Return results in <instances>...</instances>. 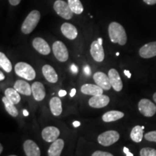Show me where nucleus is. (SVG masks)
Instances as JSON below:
<instances>
[{
  "mask_svg": "<svg viewBox=\"0 0 156 156\" xmlns=\"http://www.w3.org/2000/svg\"><path fill=\"white\" fill-rule=\"evenodd\" d=\"M108 36L111 41L124 46L127 41L126 31L124 27L119 23L112 22L108 25Z\"/></svg>",
  "mask_w": 156,
  "mask_h": 156,
  "instance_id": "obj_1",
  "label": "nucleus"
},
{
  "mask_svg": "<svg viewBox=\"0 0 156 156\" xmlns=\"http://www.w3.org/2000/svg\"><path fill=\"white\" fill-rule=\"evenodd\" d=\"M41 18V13L38 10H33L29 13L26 18L25 19L21 30L25 35L30 34L36 28Z\"/></svg>",
  "mask_w": 156,
  "mask_h": 156,
  "instance_id": "obj_2",
  "label": "nucleus"
},
{
  "mask_svg": "<svg viewBox=\"0 0 156 156\" xmlns=\"http://www.w3.org/2000/svg\"><path fill=\"white\" fill-rule=\"evenodd\" d=\"M15 71L19 77L24 78L26 80H33L36 78V71L32 66L25 62H18L15 66Z\"/></svg>",
  "mask_w": 156,
  "mask_h": 156,
  "instance_id": "obj_3",
  "label": "nucleus"
},
{
  "mask_svg": "<svg viewBox=\"0 0 156 156\" xmlns=\"http://www.w3.org/2000/svg\"><path fill=\"white\" fill-rule=\"evenodd\" d=\"M119 137L120 135L118 132L114 130H108L99 134V136H98V142L100 145L108 147L118 141Z\"/></svg>",
  "mask_w": 156,
  "mask_h": 156,
  "instance_id": "obj_4",
  "label": "nucleus"
},
{
  "mask_svg": "<svg viewBox=\"0 0 156 156\" xmlns=\"http://www.w3.org/2000/svg\"><path fill=\"white\" fill-rule=\"evenodd\" d=\"M54 9L62 18L70 20L73 17V12L70 9L68 3L63 0H56L54 4Z\"/></svg>",
  "mask_w": 156,
  "mask_h": 156,
  "instance_id": "obj_5",
  "label": "nucleus"
},
{
  "mask_svg": "<svg viewBox=\"0 0 156 156\" xmlns=\"http://www.w3.org/2000/svg\"><path fill=\"white\" fill-rule=\"evenodd\" d=\"M103 39L101 38H98L97 41H94L90 46V54L93 59L97 62H101L103 61L105 57L104 50L103 46Z\"/></svg>",
  "mask_w": 156,
  "mask_h": 156,
  "instance_id": "obj_6",
  "label": "nucleus"
},
{
  "mask_svg": "<svg viewBox=\"0 0 156 156\" xmlns=\"http://www.w3.org/2000/svg\"><path fill=\"white\" fill-rule=\"evenodd\" d=\"M52 50H53L54 54L58 61L61 62H64L67 61L69 58V54H68V50L67 46L64 45L63 42L55 41L52 46Z\"/></svg>",
  "mask_w": 156,
  "mask_h": 156,
  "instance_id": "obj_7",
  "label": "nucleus"
},
{
  "mask_svg": "<svg viewBox=\"0 0 156 156\" xmlns=\"http://www.w3.org/2000/svg\"><path fill=\"white\" fill-rule=\"evenodd\" d=\"M140 112L146 117H151L156 113V106L149 99L143 98L138 103Z\"/></svg>",
  "mask_w": 156,
  "mask_h": 156,
  "instance_id": "obj_8",
  "label": "nucleus"
},
{
  "mask_svg": "<svg viewBox=\"0 0 156 156\" xmlns=\"http://www.w3.org/2000/svg\"><path fill=\"white\" fill-rule=\"evenodd\" d=\"M110 102V98L106 95H97L93 96L88 101V104L90 107L95 108H101L106 106Z\"/></svg>",
  "mask_w": 156,
  "mask_h": 156,
  "instance_id": "obj_9",
  "label": "nucleus"
},
{
  "mask_svg": "<svg viewBox=\"0 0 156 156\" xmlns=\"http://www.w3.org/2000/svg\"><path fill=\"white\" fill-rule=\"evenodd\" d=\"M60 135V131L55 126H47L42 130V138L47 142H53L58 139Z\"/></svg>",
  "mask_w": 156,
  "mask_h": 156,
  "instance_id": "obj_10",
  "label": "nucleus"
},
{
  "mask_svg": "<svg viewBox=\"0 0 156 156\" xmlns=\"http://www.w3.org/2000/svg\"><path fill=\"white\" fill-rule=\"evenodd\" d=\"M108 77L111 85L114 90L119 92L123 88V83L118 71L115 69H111L108 71Z\"/></svg>",
  "mask_w": 156,
  "mask_h": 156,
  "instance_id": "obj_11",
  "label": "nucleus"
},
{
  "mask_svg": "<svg viewBox=\"0 0 156 156\" xmlns=\"http://www.w3.org/2000/svg\"><path fill=\"white\" fill-rule=\"evenodd\" d=\"M93 80L96 85L102 87L103 90H108L112 88V85H111L110 80H109L108 76L106 74L102 73V72H97L93 75Z\"/></svg>",
  "mask_w": 156,
  "mask_h": 156,
  "instance_id": "obj_12",
  "label": "nucleus"
},
{
  "mask_svg": "<svg viewBox=\"0 0 156 156\" xmlns=\"http://www.w3.org/2000/svg\"><path fill=\"white\" fill-rule=\"evenodd\" d=\"M33 46L38 53L43 55H48L50 54L51 48L48 43L41 38H36L33 41Z\"/></svg>",
  "mask_w": 156,
  "mask_h": 156,
  "instance_id": "obj_13",
  "label": "nucleus"
},
{
  "mask_svg": "<svg viewBox=\"0 0 156 156\" xmlns=\"http://www.w3.org/2000/svg\"><path fill=\"white\" fill-rule=\"evenodd\" d=\"M140 56L144 58H150L156 56V41L148 43L142 46L139 51Z\"/></svg>",
  "mask_w": 156,
  "mask_h": 156,
  "instance_id": "obj_14",
  "label": "nucleus"
},
{
  "mask_svg": "<svg viewBox=\"0 0 156 156\" xmlns=\"http://www.w3.org/2000/svg\"><path fill=\"white\" fill-rule=\"evenodd\" d=\"M23 148L26 156H41L40 148L33 140H28L25 141Z\"/></svg>",
  "mask_w": 156,
  "mask_h": 156,
  "instance_id": "obj_15",
  "label": "nucleus"
},
{
  "mask_svg": "<svg viewBox=\"0 0 156 156\" xmlns=\"http://www.w3.org/2000/svg\"><path fill=\"white\" fill-rule=\"evenodd\" d=\"M32 93L34 95L35 100L37 101H41L44 100L46 96V90L44 85L40 82H35L32 84Z\"/></svg>",
  "mask_w": 156,
  "mask_h": 156,
  "instance_id": "obj_16",
  "label": "nucleus"
},
{
  "mask_svg": "<svg viewBox=\"0 0 156 156\" xmlns=\"http://www.w3.org/2000/svg\"><path fill=\"white\" fill-rule=\"evenodd\" d=\"M61 31L62 34L64 35L66 38L69 39V40H74L77 38V28L72 25L71 23H63L61 27Z\"/></svg>",
  "mask_w": 156,
  "mask_h": 156,
  "instance_id": "obj_17",
  "label": "nucleus"
},
{
  "mask_svg": "<svg viewBox=\"0 0 156 156\" xmlns=\"http://www.w3.org/2000/svg\"><path fill=\"white\" fill-rule=\"evenodd\" d=\"M81 92L85 95H97L103 94V89L98 85H93V84H84L81 87Z\"/></svg>",
  "mask_w": 156,
  "mask_h": 156,
  "instance_id": "obj_18",
  "label": "nucleus"
},
{
  "mask_svg": "<svg viewBox=\"0 0 156 156\" xmlns=\"http://www.w3.org/2000/svg\"><path fill=\"white\" fill-rule=\"evenodd\" d=\"M42 73L44 77L51 83H56L58 81V75L55 69L51 65L46 64L42 67Z\"/></svg>",
  "mask_w": 156,
  "mask_h": 156,
  "instance_id": "obj_19",
  "label": "nucleus"
},
{
  "mask_svg": "<svg viewBox=\"0 0 156 156\" xmlns=\"http://www.w3.org/2000/svg\"><path fill=\"white\" fill-rule=\"evenodd\" d=\"M64 146V142L62 139H57L52 142L48 151V156H60Z\"/></svg>",
  "mask_w": 156,
  "mask_h": 156,
  "instance_id": "obj_20",
  "label": "nucleus"
},
{
  "mask_svg": "<svg viewBox=\"0 0 156 156\" xmlns=\"http://www.w3.org/2000/svg\"><path fill=\"white\" fill-rule=\"evenodd\" d=\"M14 88L19 93L25 95H30L32 93V88H31L30 84L27 83L26 81L21 80L15 82Z\"/></svg>",
  "mask_w": 156,
  "mask_h": 156,
  "instance_id": "obj_21",
  "label": "nucleus"
},
{
  "mask_svg": "<svg viewBox=\"0 0 156 156\" xmlns=\"http://www.w3.org/2000/svg\"><path fill=\"white\" fill-rule=\"evenodd\" d=\"M49 106L51 112L54 116H58L61 115L62 112V101L60 100L59 98L58 97H53L50 100Z\"/></svg>",
  "mask_w": 156,
  "mask_h": 156,
  "instance_id": "obj_22",
  "label": "nucleus"
},
{
  "mask_svg": "<svg viewBox=\"0 0 156 156\" xmlns=\"http://www.w3.org/2000/svg\"><path fill=\"white\" fill-rule=\"evenodd\" d=\"M124 116V114L119 111H110L103 115L102 119L105 122H112L117 121Z\"/></svg>",
  "mask_w": 156,
  "mask_h": 156,
  "instance_id": "obj_23",
  "label": "nucleus"
},
{
  "mask_svg": "<svg viewBox=\"0 0 156 156\" xmlns=\"http://www.w3.org/2000/svg\"><path fill=\"white\" fill-rule=\"evenodd\" d=\"M5 96L15 105L19 103L21 100L20 95L15 88H7L5 91Z\"/></svg>",
  "mask_w": 156,
  "mask_h": 156,
  "instance_id": "obj_24",
  "label": "nucleus"
},
{
  "mask_svg": "<svg viewBox=\"0 0 156 156\" xmlns=\"http://www.w3.org/2000/svg\"><path fill=\"white\" fill-rule=\"evenodd\" d=\"M145 129L143 126H135L132 129L130 133V137L132 140L135 142H140L143 138V129Z\"/></svg>",
  "mask_w": 156,
  "mask_h": 156,
  "instance_id": "obj_25",
  "label": "nucleus"
},
{
  "mask_svg": "<svg viewBox=\"0 0 156 156\" xmlns=\"http://www.w3.org/2000/svg\"><path fill=\"white\" fill-rule=\"evenodd\" d=\"M2 102L5 105V109L7 111V112L10 115V116L13 117H16L18 115V111L16 108V107L15 106L14 103H12L7 98V97L5 96L2 98Z\"/></svg>",
  "mask_w": 156,
  "mask_h": 156,
  "instance_id": "obj_26",
  "label": "nucleus"
},
{
  "mask_svg": "<svg viewBox=\"0 0 156 156\" xmlns=\"http://www.w3.org/2000/svg\"><path fill=\"white\" fill-rule=\"evenodd\" d=\"M68 5L73 13L76 15H80L83 12V6L80 0H68Z\"/></svg>",
  "mask_w": 156,
  "mask_h": 156,
  "instance_id": "obj_27",
  "label": "nucleus"
},
{
  "mask_svg": "<svg viewBox=\"0 0 156 156\" xmlns=\"http://www.w3.org/2000/svg\"><path fill=\"white\" fill-rule=\"evenodd\" d=\"M0 67L7 73H10L12 70L11 62L2 52H0Z\"/></svg>",
  "mask_w": 156,
  "mask_h": 156,
  "instance_id": "obj_28",
  "label": "nucleus"
},
{
  "mask_svg": "<svg viewBox=\"0 0 156 156\" xmlns=\"http://www.w3.org/2000/svg\"><path fill=\"white\" fill-rule=\"evenodd\" d=\"M140 156H156V150L151 147H144L140 151Z\"/></svg>",
  "mask_w": 156,
  "mask_h": 156,
  "instance_id": "obj_29",
  "label": "nucleus"
},
{
  "mask_svg": "<svg viewBox=\"0 0 156 156\" xmlns=\"http://www.w3.org/2000/svg\"><path fill=\"white\" fill-rule=\"evenodd\" d=\"M145 138L147 141L156 142V131L147 132V134H145Z\"/></svg>",
  "mask_w": 156,
  "mask_h": 156,
  "instance_id": "obj_30",
  "label": "nucleus"
},
{
  "mask_svg": "<svg viewBox=\"0 0 156 156\" xmlns=\"http://www.w3.org/2000/svg\"><path fill=\"white\" fill-rule=\"evenodd\" d=\"M91 156H114V155H113L112 153H108V152L98 151L94 152Z\"/></svg>",
  "mask_w": 156,
  "mask_h": 156,
  "instance_id": "obj_31",
  "label": "nucleus"
},
{
  "mask_svg": "<svg viewBox=\"0 0 156 156\" xmlns=\"http://www.w3.org/2000/svg\"><path fill=\"white\" fill-rule=\"evenodd\" d=\"M83 70H84V73L85 74V75L90 76L91 70H90V66L86 65L85 67L83 68Z\"/></svg>",
  "mask_w": 156,
  "mask_h": 156,
  "instance_id": "obj_32",
  "label": "nucleus"
},
{
  "mask_svg": "<svg viewBox=\"0 0 156 156\" xmlns=\"http://www.w3.org/2000/svg\"><path fill=\"white\" fill-rule=\"evenodd\" d=\"M21 0H9V2L11 5L12 6H16L17 5H19L20 3Z\"/></svg>",
  "mask_w": 156,
  "mask_h": 156,
  "instance_id": "obj_33",
  "label": "nucleus"
},
{
  "mask_svg": "<svg viewBox=\"0 0 156 156\" xmlns=\"http://www.w3.org/2000/svg\"><path fill=\"white\" fill-rule=\"evenodd\" d=\"M71 70H72V72H73V73L77 74L78 73V67L75 65V64H72V66H71Z\"/></svg>",
  "mask_w": 156,
  "mask_h": 156,
  "instance_id": "obj_34",
  "label": "nucleus"
},
{
  "mask_svg": "<svg viewBox=\"0 0 156 156\" xmlns=\"http://www.w3.org/2000/svg\"><path fill=\"white\" fill-rule=\"evenodd\" d=\"M143 2L149 5H153L156 4V0H143Z\"/></svg>",
  "mask_w": 156,
  "mask_h": 156,
  "instance_id": "obj_35",
  "label": "nucleus"
},
{
  "mask_svg": "<svg viewBox=\"0 0 156 156\" xmlns=\"http://www.w3.org/2000/svg\"><path fill=\"white\" fill-rule=\"evenodd\" d=\"M66 95H67V91L64 90H59V92H58V95H59L60 97H64Z\"/></svg>",
  "mask_w": 156,
  "mask_h": 156,
  "instance_id": "obj_36",
  "label": "nucleus"
},
{
  "mask_svg": "<svg viewBox=\"0 0 156 156\" xmlns=\"http://www.w3.org/2000/svg\"><path fill=\"white\" fill-rule=\"evenodd\" d=\"M124 75H125L128 78H131L132 75H131V73H130L129 71H128V70H124Z\"/></svg>",
  "mask_w": 156,
  "mask_h": 156,
  "instance_id": "obj_37",
  "label": "nucleus"
},
{
  "mask_svg": "<svg viewBox=\"0 0 156 156\" xmlns=\"http://www.w3.org/2000/svg\"><path fill=\"white\" fill-rule=\"evenodd\" d=\"M76 94V89L75 88H73V90L70 92V96L71 97H74Z\"/></svg>",
  "mask_w": 156,
  "mask_h": 156,
  "instance_id": "obj_38",
  "label": "nucleus"
},
{
  "mask_svg": "<svg viewBox=\"0 0 156 156\" xmlns=\"http://www.w3.org/2000/svg\"><path fill=\"white\" fill-rule=\"evenodd\" d=\"M80 125V122H77V121H75V122H73V126H75V127H78Z\"/></svg>",
  "mask_w": 156,
  "mask_h": 156,
  "instance_id": "obj_39",
  "label": "nucleus"
},
{
  "mask_svg": "<svg viewBox=\"0 0 156 156\" xmlns=\"http://www.w3.org/2000/svg\"><path fill=\"white\" fill-rule=\"evenodd\" d=\"M3 80H5V75H4L2 72H1V73H0V80L2 81Z\"/></svg>",
  "mask_w": 156,
  "mask_h": 156,
  "instance_id": "obj_40",
  "label": "nucleus"
},
{
  "mask_svg": "<svg viewBox=\"0 0 156 156\" xmlns=\"http://www.w3.org/2000/svg\"><path fill=\"white\" fill-rule=\"evenodd\" d=\"M28 112L27 110H23V115H24L25 116H28Z\"/></svg>",
  "mask_w": 156,
  "mask_h": 156,
  "instance_id": "obj_41",
  "label": "nucleus"
},
{
  "mask_svg": "<svg viewBox=\"0 0 156 156\" xmlns=\"http://www.w3.org/2000/svg\"><path fill=\"white\" fill-rule=\"evenodd\" d=\"M124 153L126 154L128 152H129V149L127 147H124Z\"/></svg>",
  "mask_w": 156,
  "mask_h": 156,
  "instance_id": "obj_42",
  "label": "nucleus"
},
{
  "mask_svg": "<svg viewBox=\"0 0 156 156\" xmlns=\"http://www.w3.org/2000/svg\"><path fill=\"white\" fill-rule=\"evenodd\" d=\"M153 100H154V101H155V102L156 103V92L153 94Z\"/></svg>",
  "mask_w": 156,
  "mask_h": 156,
  "instance_id": "obj_43",
  "label": "nucleus"
},
{
  "mask_svg": "<svg viewBox=\"0 0 156 156\" xmlns=\"http://www.w3.org/2000/svg\"><path fill=\"white\" fill-rule=\"evenodd\" d=\"M2 151H3V146L2 145H0V153H2Z\"/></svg>",
  "mask_w": 156,
  "mask_h": 156,
  "instance_id": "obj_44",
  "label": "nucleus"
},
{
  "mask_svg": "<svg viewBox=\"0 0 156 156\" xmlns=\"http://www.w3.org/2000/svg\"><path fill=\"white\" fill-rule=\"evenodd\" d=\"M126 156H134V155H133V154L130 153V152H128V153H126Z\"/></svg>",
  "mask_w": 156,
  "mask_h": 156,
  "instance_id": "obj_45",
  "label": "nucleus"
},
{
  "mask_svg": "<svg viewBox=\"0 0 156 156\" xmlns=\"http://www.w3.org/2000/svg\"><path fill=\"white\" fill-rule=\"evenodd\" d=\"M119 53H116V56H119Z\"/></svg>",
  "mask_w": 156,
  "mask_h": 156,
  "instance_id": "obj_46",
  "label": "nucleus"
},
{
  "mask_svg": "<svg viewBox=\"0 0 156 156\" xmlns=\"http://www.w3.org/2000/svg\"><path fill=\"white\" fill-rule=\"evenodd\" d=\"M9 156H17V155H9Z\"/></svg>",
  "mask_w": 156,
  "mask_h": 156,
  "instance_id": "obj_47",
  "label": "nucleus"
}]
</instances>
